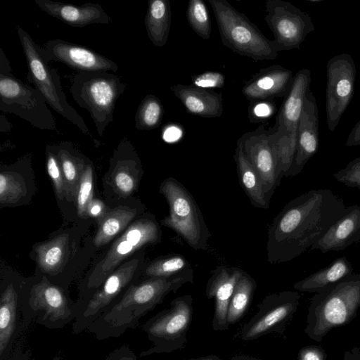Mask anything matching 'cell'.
I'll return each instance as SVG.
<instances>
[{"label": "cell", "mask_w": 360, "mask_h": 360, "mask_svg": "<svg viewBox=\"0 0 360 360\" xmlns=\"http://www.w3.org/2000/svg\"><path fill=\"white\" fill-rule=\"evenodd\" d=\"M343 200L326 188L311 189L288 202L267 232L270 264L289 262L316 243L345 212Z\"/></svg>", "instance_id": "cell-1"}, {"label": "cell", "mask_w": 360, "mask_h": 360, "mask_svg": "<svg viewBox=\"0 0 360 360\" xmlns=\"http://www.w3.org/2000/svg\"><path fill=\"white\" fill-rule=\"evenodd\" d=\"M194 272L171 277H153L131 284L121 297L86 331L98 340L116 338L136 328L139 320L161 303L169 292H176L186 283H193Z\"/></svg>", "instance_id": "cell-2"}, {"label": "cell", "mask_w": 360, "mask_h": 360, "mask_svg": "<svg viewBox=\"0 0 360 360\" xmlns=\"http://www.w3.org/2000/svg\"><path fill=\"white\" fill-rule=\"evenodd\" d=\"M360 308V271L310 298L304 333L321 342L332 329L349 324Z\"/></svg>", "instance_id": "cell-3"}, {"label": "cell", "mask_w": 360, "mask_h": 360, "mask_svg": "<svg viewBox=\"0 0 360 360\" xmlns=\"http://www.w3.org/2000/svg\"><path fill=\"white\" fill-rule=\"evenodd\" d=\"M217 20L221 41L232 51L255 61L274 60L279 49L256 25L226 0H208Z\"/></svg>", "instance_id": "cell-4"}, {"label": "cell", "mask_w": 360, "mask_h": 360, "mask_svg": "<svg viewBox=\"0 0 360 360\" xmlns=\"http://www.w3.org/2000/svg\"><path fill=\"white\" fill-rule=\"evenodd\" d=\"M126 84L108 72H79L72 79L70 92L75 102L86 109L94 121L99 136L113 122L115 103Z\"/></svg>", "instance_id": "cell-5"}, {"label": "cell", "mask_w": 360, "mask_h": 360, "mask_svg": "<svg viewBox=\"0 0 360 360\" xmlns=\"http://www.w3.org/2000/svg\"><path fill=\"white\" fill-rule=\"evenodd\" d=\"M160 193L169 205V214L161 224L173 230L195 250H206L211 233L191 193L174 177L161 183Z\"/></svg>", "instance_id": "cell-6"}, {"label": "cell", "mask_w": 360, "mask_h": 360, "mask_svg": "<svg viewBox=\"0 0 360 360\" xmlns=\"http://www.w3.org/2000/svg\"><path fill=\"white\" fill-rule=\"evenodd\" d=\"M26 58L27 79L33 83L56 112L76 125L83 133L89 134V129L76 110L67 101L57 71L49 65L44 48L38 45L21 26H16Z\"/></svg>", "instance_id": "cell-7"}, {"label": "cell", "mask_w": 360, "mask_h": 360, "mask_svg": "<svg viewBox=\"0 0 360 360\" xmlns=\"http://www.w3.org/2000/svg\"><path fill=\"white\" fill-rule=\"evenodd\" d=\"M79 311L63 288L45 276L33 284L22 297V314L27 326L34 322L49 329L63 328L73 322Z\"/></svg>", "instance_id": "cell-8"}, {"label": "cell", "mask_w": 360, "mask_h": 360, "mask_svg": "<svg viewBox=\"0 0 360 360\" xmlns=\"http://www.w3.org/2000/svg\"><path fill=\"white\" fill-rule=\"evenodd\" d=\"M193 316V297L184 295L174 298L169 307L147 320L141 329L153 346L140 353L141 357L170 353L185 347L186 334Z\"/></svg>", "instance_id": "cell-9"}, {"label": "cell", "mask_w": 360, "mask_h": 360, "mask_svg": "<svg viewBox=\"0 0 360 360\" xmlns=\"http://www.w3.org/2000/svg\"><path fill=\"white\" fill-rule=\"evenodd\" d=\"M161 236V229L153 216L134 221L115 240L105 257L94 267L86 281V289L94 292L125 258L146 245L159 243Z\"/></svg>", "instance_id": "cell-10"}, {"label": "cell", "mask_w": 360, "mask_h": 360, "mask_svg": "<svg viewBox=\"0 0 360 360\" xmlns=\"http://www.w3.org/2000/svg\"><path fill=\"white\" fill-rule=\"evenodd\" d=\"M0 110L12 113L41 130L56 131L42 94L10 73H0Z\"/></svg>", "instance_id": "cell-11"}, {"label": "cell", "mask_w": 360, "mask_h": 360, "mask_svg": "<svg viewBox=\"0 0 360 360\" xmlns=\"http://www.w3.org/2000/svg\"><path fill=\"white\" fill-rule=\"evenodd\" d=\"M300 297L298 292L292 290L265 296L257 312L240 328L238 338L249 341L269 333L283 334L297 310Z\"/></svg>", "instance_id": "cell-12"}, {"label": "cell", "mask_w": 360, "mask_h": 360, "mask_svg": "<svg viewBox=\"0 0 360 360\" xmlns=\"http://www.w3.org/2000/svg\"><path fill=\"white\" fill-rule=\"evenodd\" d=\"M140 262V258H134L124 262L92 292L72 322L73 334L86 331L91 323L121 297L131 285Z\"/></svg>", "instance_id": "cell-13"}, {"label": "cell", "mask_w": 360, "mask_h": 360, "mask_svg": "<svg viewBox=\"0 0 360 360\" xmlns=\"http://www.w3.org/2000/svg\"><path fill=\"white\" fill-rule=\"evenodd\" d=\"M265 11V21L279 51L299 49L306 37L315 30L311 16L290 2L267 0Z\"/></svg>", "instance_id": "cell-14"}, {"label": "cell", "mask_w": 360, "mask_h": 360, "mask_svg": "<svg viewBox=\"0 0 360 360\" xmlns=\"http://www.w3.org/2000/svg\"><path fill=\"white\" fill-rule=\"evenodd\" d=\"M356 66L347 53L335 56L326 65V122L333 131L347 108L354 92Z\"/></svg>", "instance_id": "cell-15"}, {"label": "cell", "mask_w": 360, "mask_h": 360, "mask_svg": "<svg viewBox=\"0 0 360 360\" xmlns=\"http://www.w3.org/2000/svg\"><path fill=\"white\" fill-rule=\"evenodd\" d=\"M239 139L245 155L257 172L265 193L271 200L284 176L270 129H266L261 124L255 131L243 134Z\"/></svg>", "instance_id": "cell-16"}, {"label": "cell", "mask_w": 360, "mask_h": 360, "mask_svg": "<svg viewBox=\"0 0 360 360\" xmlns=\"http://www.w3.org/2000/svg\"><path fill=\"white\" fill-rule=\"evenodd\" d=\"M44 53L48 62H60L79 72H116L119 69L117 64L107 57L63 39L49 40L44 44Z\"/></svg>", "instance_id": "cell-17"}, {"label": "cell", "mask_w": 360, "mask_h": 360, "mask_svg": "<svg viewBox=\"0 0 360 360\" xmlns=\"http://www.w3.org/2000/svg\"><path fill=\"white\" fill-rule=\"evenodd\" d=\"M311 72L300 70L294 77L292 85L280 108L276 124L271 128L276 138H286L297 143L298 125L307 92L310 90Z\"/></svg>", "instance_id": "cell-18"}, {"label": "cell", "mask_w": 360, "mask_h": 360, "mask_svg": "<svg viewBox=\"0 0 360 360\" xmlns=\"http://www.w3.org/2000/svg\"><path fill=\"white\" fill-rule=\"evenodd\" d=\"M319 114L316 98L309 90L306 96L300 116L296 151L292 164L285 176L300 174L306 163L314 156L319 148Z\"/></svg>", "instance_id": "cell-19"}, {"label": "cell", "mask_w": 360, "mask_h": 360, "mask_svg": "<svg viewBox=\"0 0 360 360\" xmlns=\"http://www.w3.org/2000/svg\"><path fill=\"white\" fill-rule=\"evenodd\" d=\"M244 271L240 268L229 266H217L212 271L206 285L207 298L214 302V312L212 326L215 331L229 329L227 313L234 288Z\"/></svg>", "instance_id": "cell-20"}, {"label": "cell", "mask_w": 360, "mask_h": 360, "mask_svg": "<svg viewBox=\"0 0 360 360\" xmlns=\"http://www.w3.org/2000/svg\"><path fill=\"white\" fill-rule=\"evenodd\" d=\"M293 72L278 65L260 69L248 80L242 93L250 103L285 97L292 85Z\"/></svg>", "instance_id": "cell-21"}, {"label": "cell", "mask_w": 360, "mask_h": 360, "mask_svg": "<svg viewBox=\"0 0 360 360\" xmlns=\"http://www.w3.org/2000/svg\"><path fill=\"white\" fill-rule=\"evenodd\" d=\"M25 327L22 314V297L13 283L2 290L0 296V360L12 354L17 338Z\"/></svg>", "instance_id": "cell-22"}, {"label": "cell", "mask_w": 360, "mask_h": 360, "mask_svg": "<svg viewBox=\"0 0 360 360\" xmlns=\"http://www.w3.org/2000/svg\"><path fill=\"white\" fill-rule=\"evenodd\" d=\"M36 5L49 15L71 27H82L91 24H108L111 18L101 5L85 3L77 6L51 0H34Z\"/></svg>", "instance_id": "cell-23"}, {"label": "cell", "mask_w": 360, "mask_h": 360, "mask_svg": "<svg viewBox=\"0 0 360 360\" xmlns=\"http://www.w3.org/2000/svg\"><path fill=\"white\" fill-rule=\"evenodd\" d=\"M359 241L360 205H352L347 207L345 214L310 249H317L323 253L340 251Z\"/></svg>", "instance_id": "cell-24"}, {"label": "cell", "mask_w": 360, "mask_h": 360, "mask_svg": "<svg viewBox=\"0 0 360 360\" xmlns=\"http://www.w3.org/2000/svg\"><path fill=\"white\" fill-rule=\"evenodd\" d=\"M111 184L115 193L122 198L137 188L142 172L140 161L129 141H122L115 151Z\"/></svg>", "instance_id": "cell-25"}, {"label": "cell", "mask_w": 360, "mask_h": 360, "mask_svg": "<svg viewBox=\"0 0 360 360\" xmlns=\"http://www.w3.org/2000/svg\"><path fill=\"white\" fill-rule=\"evenodd\" d=\"M170 89L191 115L204 118H215L223 114L221 93L193 84H178L172 85Z\"/></svg>", "instance_id": "cell-26"}, {"label": "cell", "mask_w": 360, "mask_h": 360, "mask_svg": "<svg viewBox=\"0 0 360 360\" xmlns=\"http://www.w3.org/2000/svg\"><path fill=\"white\" fill-rule=\"evenodd\" d=\"M233 159L236 164L240 184L251 204L259 209L269 208L270 200L265 193L257 172L245 155L239 139L236 143Z\"/></svg>", "instance_id": "cell-27"}, {"label": "cell", "mask_w": 360, "mask_h": 360, "mask_svg": "<svg viewBox=\"0 0 360 360\" xmlns=\"http://www.w3.org/2000/svg\"><path fill=\"white\" fill-rule=\"evenodd\" d=\"M352 274L353 269L350 262L342 256L328 266L295 283L293 288L300 292L316 293Z\"/></svg>", "instance_id": "cell-28"}, {"label": "cell", "mask_w": 360, "mask_h": 360, "mask_svg": "<svg viewBox=\"0 0 360 360\" xmlns=\"http://www.w3.org/2000/svg\"><path fill=\"white\" fill-rule=\"evenodd\" d=\"M36 259L44 273L55 275L61 271L70 253V238L67 233L53 239L40 243L35 246Z\"/></svg>", "instance_id": "cell-29"}, {"label": "cell", "mask_w": 360, "mask_h": 360, "mask_svg": "<svg viewBox=\"0 0 360 360\" xmlns=\"http://www.w3.org/2000/svg\"><path fill=\"white\" fill-rule=\"evenodd\" d=\"M172 23V11L169 0H149L144 24L148 37L158 47L167 41Z\"/></svg>", "instance_id": "cell-30"}, {"label": "cell", "mask_w": 360, "mask_h": 360, "mask_svg": "<svg viewBox=\"0 0 360 360\" xmlns=\"http://www.w3.org/2000/svg\"><path fill=\"white\" fill-rule=\"evenodd\" d=\"M56 153L60 163L67 189L66 199L75 201L82 174L86 168L84 159L76 155L68 143L56 147Z\"/></svg>", "instance_id": "cell-31"}, {"label": "cell", "mask_w": 360, "mask_h": 360, "mask_svg": "<svg viewBox=\"0 0 360 360\" xmlns=\"http://www.w3.org/2000/svg\"><path fill=\"white\" fill-rule=\"evenodd\" d=\"M136 210L125 206L116 207L108 211L98 223V229L94 238L96 247H101L112 240L122 231L136 214Z\"/></svg>", "instance_id": "cell-32"}, {"label": "cell", "mask_w": 360, "mask_h": 360, "mask_svg": "<svg viewBox=\"0 0 360 360\" xmlns=\"http://www.w3.org/2000/svg\"><path fill=\"white\" fill-rule=\"evenodd\" d=\"M256 287L255 279L244 271L236 285L229 304L227 322L229 326L237 323L243 316L251 303Z\"/></svg>", "instance_id": "cell-33"}, {"label": "cell", "mask_w": 360, "mask_h": 360, "mask_svg": "<svg viewBox=\"0 0 360 360\" xmlns=\"http://www.w3.org/2000/svg\"><path fill=\"white\" fill-rule=\"evenodd\" d=\"M193 271L188 261L180 254L172 253L152 261L146 268L148 278L171 277Z\"/></svg>", "instance_id": "cell-34"}, {"label": "cell", "mask_w": 360, "mask_h": 360, "mask_svg": "<svg viewBox=\"0 0 360 360\" xmlns=\"http://www.w3.org/2000/svg\"><path fill=\"white\" fill-rule=\"evenodd\" d=\"M163 114L161 101L155 95H146L137 108L135 127L141 131L154 129L160 125Z\"/></svg>", "instance_id": "cell-35"}, {"label": "cell", "mask_w": 360, "mask_h": 360, "mask_svg": "<svg viewBox=\"0 0 360 360\" xmlns=\"http://www.w3.org/2000/svg\"><path fill=\"white\" fill-rule=\"evenodd\" d=\"M27 193L25 182L20 174L2 172L0 174V204H13Z\"/></svg>", "instance_id": "cell-36"}, {"label": "cell", "mask_w": 360, "mask_h": 360, "mask_svg": "<svg viewBox=\"0 0 360 360\" xmlns=\"http://www.w3.org/2000/svg\"><path fill=\"white\" fill-rule=\"evenodd\" d=\"M186 19L192 30L202 39H209L211 34L210 19L202 0H190L186 9Z\"/></svg>", "instance_id": "cell-37"}, {"label": "cell", "mask_w": 360, "mask_h": 360, "mask_svg": "<svg viewBox=\"0 0 360 360\" xmlns=\"http://www.w3.org/2000/svg\"><path fill=\"white\" fill-rule=\"evenodd\" d=\"M93 179L92 166L87 164L79 181L75 200L77 214L81 217H87L88 206L94 198Z\"/></svg>", "instance_id": "cell-38"}, {"label": "cell", "mask_w": 360, "mask_h": 360, "mask_svg": "<svg viewBox=\"0 0 360 360\" xmlns=\"http://www.w3.org/2000/svg\"><path fill=\"white\" fill-rule=\"evenodd\" d=\"M54 148H46V169L52 181L55 192L58 199L63 200L67 196V189L63 174L58 162Z\"/></svg>", "instance_id": "cell-39"}, {"label": "cell", "mask_w": 360, "mask_h": 360, "mask_svg": "<svg viewBox=\"0 0 360 360\" xmlns=\"http://www.w3.org/2000/svg\"><path fill=\"white\" fill-rule=\"evenodd\" d=\"M276 110L274 100L258 101L250 103L248 118L252 123L264 122L270 119Z\"/></svg>", "instance_id": "cell-40"}, {"label": "cell", "mask_w": 360, "mask_h": 360, "mask_svg": "<svg viewBox=\"0 0 360 360\" xmlns=\"http://www.w3.org/2000/svg\"><path fill=\"white\" fill-rule=\"evenodd\" d=\"M339 182L360 189V156L349 162L345 168L333 174Z\"/></svg>", "instance_id": "cell-41"}, {"label": "cell", "mask_w": 360, "mask_h": 360, "mask_svg": "<svg viewBox=\"0 0 360 360\" xmlns=\"http://www.w3.org/2000/svg\"><path fill=\"white\" fill-rule=\"evenodd\" d=\"M192 84L203 89L223 88L225 76L218 71H205L191 77Z\"/></svg>", "instance_id": "cell-42"}, {"label": "cell", "mask_w": 360, "mask_h": 360, "mask_svg": "<svg viewBox=\"0 0 360 360\" xmlns=\"http://www.w3.org/2000/svg\"><path fill=\"white\" fill-rule=\"evenodd\" d=\"M327 354L320 345H308L300 349L297 360H326Z\"/></svg>", "instance_id": "cell-43"}, {"label": "cell", "mask_w": 360, "mask_h": 360, "mask_svg": "<svg viewBox=\"0 0 360 360\" xmlns=\"http://www.w3.org/2000/svg\"><path fill=\"white\" fill-rule=\"evenodd\" d=\"M103 360H138L136 354L129 347L122 345L112 350Z\"/></svg>", "instance_id": "cell-44"}, {"label": "cell", "mask_w": 360, "mask_h": 360, "mask_svg": "<svg viewBox=\"0 0 360 360\" xmlns=\"http://www.w3.org/2000/svg\"><path fill=\"white\" fill-rule=\"evenodd\" d=\"M108 212L105 205L98 198H93L87 208V217L94 218L98 224Z\"/></svg>", "instance_id": "cell-45"}, {"label": "cell", "mask_w": 360, "mask_h": 360, "mask_svg": "<svg viewBox=\"0 0 360 360\" xmlns=\"http://www.w3.org/2000/svg\"><path fill=\"white\" fill-rule=\"evenodd\" d=\"M360 145V120L355 124L346 140V146H356Z\"/></svg>", "instance_id": "cell-46"}, {"label": "cell", "mask_w": 360, "mask_h": 360, "mask_svg": "<svg viewBox=\"0 0 360 360\" xmlns=\"http://www.w3.org/2000/svg\"><path fill=\"white\" fill-rule=\"evenodd\" d=\"M182 131L176 126L172 124L164 129L162 136L165 141H174L181 136Z\"/></svg>", "instance_id": "cell-47"}, {"label": "cell", "mask_w": 360, "mask_h": 360, "mask_svg": "<svg viewBox=\"0 0 360 360\" xmlns=\"http://www.w3.org/2000/svg\"><path fill=\"white\" fill-rule=\"evenodd\" d=\"M12 72L10 63L5 55L3 49H0V73Z\"/></svg>", "instance_id": "cell-48"}, {"label": "cell", "mask_w": 360, "mask_h": 360, "mask_svg": "<svg viewBox=\"0 0 360 360\" xmlns=\"http://www.w3.org/2000/svg\"><path fill=\"white\" fill-rule=\"evenodd\" d=\"M343 360H360V348L354 346L350 350L345 351Z\"/></svg>", "instance_id": "cell-49"}, {"label": "cell", "mask_w": 360, "mask_h": 360, "mask_svg": "<svg viewBox=\"0 0 360 360\" xmlns=\"http://www.w3.org/2000/svg\"><path fill=\"white\" fill-rule=\"evenodd\" d=\"M6 360H34L28 356V354H17V351H15L14 353H12L10 356ZM49 360H62L61 357L59 356H55L53 358Z\"/></svg>", "instance_id": "cell-50"}, {"label": "cell", "mask_w": 360, "mask_h": 360, "mask_svg": "<svg viewBox=\"0 0 360 360\" xmlns=\"http://www.w3.org/2000/svg\"><path fill=\"white\" fill-rule=\"evenodd\" d=\"M229 360H262L257 357L248 355H236L231 357Z\"/></svg>", "instance_id": "cell-51"}, {"label": "cell", "mask_w": 360, "mask_h": 360, "mask_svg": "<svg viewBox=\"0 0 360 360\" xmlns=\"http://www.w3.org/2000/svg\"><path fill=\"white\" fill-rule=\"evenodd\" d=\"M190 360H222L220 357L214 354H210L199 358L191 359Z\"/></svg>", "instance_id": "cell-52"}]
</instances>
